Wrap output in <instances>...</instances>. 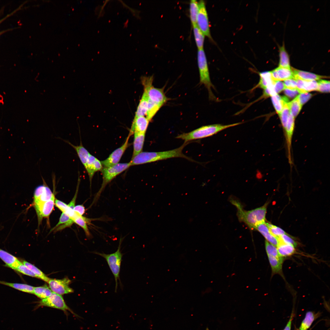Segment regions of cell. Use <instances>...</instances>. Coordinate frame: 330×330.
I'll return each instance as SVG.
<instances>
[{"label":"cell","instance_id":"cell-48","mask_svg":"<svg viewBox=\"0 0 330 330\" xmlns=\"http://www.w3.org/2000/svg\"><path fill=\"white\" fill-rule=\"evenodd\" d=\"M73 210L75 213L81 216H82L85 211V207L82 205L75 206L74 207Z\"/></svg>","mask_w":330,"mask_h":330},{"label":"cell","instance_id":"cell-10","mask_svg":"<svg viewBox=\"0 0 330 330\" xmlns=\"http://www.w3.org/2000/svg\"><path fill=\"white\" fill-rule=\"evenodd\" d=\"M199 11L196 25L205 36L212 40L209 26L208 14L205 3L203 0L198 2Z\"/></svg>","mask_w":330,"mask_h":330},{"label":"cell","instance_id":"cell-42","mask_svg":"<svg viewBox=\"0 0 330 330\" xmlns=\"http://www.w3.org/2000/svg\"><path fill=\"white\" fill-rule=\"evenodd\" d=\"M73 220L67 214L62 212L59 221L56 225L53 228L50 232L52 231L59 226L64 224L71 220Z\"/></svg>","mask_w":330,"mask_h":330},{"label":"cell","instance_id":"cell-3","mask_svg":"<svg viewBox=\"0 0 330 330\" xmlns=\"http://www.w3.org/2000/svg\"><path fill=\"white\" fill-rule=\"evenodd\" d=\"M237 209V215L239 220L245 223L250 229H255L259 224L265 222L268 203L251 210H244L239 204L235 202Z\"/></svg>","mask_w":330,"mask_h":330},{"label":"cell","instance_id":"cell-28","mask_svg":"<svg viewBox=\"0 0 330 330\" xmlns=\"http://www.w3.org/2000/svg\"><path fill=\"white\" fill-rule=\"evenodd\" d=\"M73 220L74 222L78 224L83 229L86 236L88 237L90 236V233L87 224L90 223L91 221L93 220V219H89L77 214V216Z\"/></svg>","mask_w":330,"mask_h":330},{"label":"cell","instance_id":"cell-13","mask_svg":"<svg viewBox=\"0 0 330 330\" xmlns=\"http://www.w3.org/2000/svg\"><path fill=\"white\" fill-rule=\"evenodd\" d=\"M55 204V196L53 193L49 200L39 204L33 205L38 217V225L41 223L43 218H48L52 212Z\"/></svg>","mask_w":330,"mask_h":330},{"label":"cell","instance_id":"cell-2","mask_svg":"<svg viewBox=\"0 0 330 330\" xmlns=\"http://www.w3.org/2000/svg\"><path fill=\"white\" fill-rule=\"evenodd\" d=\"M239 122L228 125L215 124L201 127L191 132L183 133L177 136L176 138L183 140L185 142L211 136L229 128L242 124Z\"/></svg>","mask_w":330,"mask_h":330},{"label":"cell","instance_id":"cell-19","mask_svg":"<svg viewBox=\"0 0 330 330\" xmlns=\"http://www.w3.org/2000/svg\"><path fill=\"white\" fill-rule=\"evenodd\" d=\"M255 229L258 231L268 242L276 247L277 246L279 242L278 238L274 236L270 233L265 222L258 225Z\"/></svg>","mask_w":330,"mask_h":330},{"label":"cell","instance_id":"cell-17","mask_svg":"<svg viewBox=\"0 0 330 330\" xmlns=\"http://www.w3.org/2000/svg\"><path fill=\"white\" fill-rule=\"evenodd\" d=\"M0 258L5 263V266L14 270L21 262L17 258L1 248Z\"/></svg>","mask_w":330,"mask_h":330},{"label":"cell","instance_id":"cell-29","mask_svg":"<svg viewBox=\"0 0 330 330\" xmlns=\"http://www.w3.org/2000/svg\"><path fill=\"white\" fill-rule=\"evenodd\" d=\"M198 11V2L196 0L190 1L189 4L190 17L193 26L196 25Z\"/></svg>","mask_w":330,"mask_h":330},{"label":"cell","instance_id":"cell-26","mask_svg":"<svg viewBox=\"0 0 330 330\" xmlns=\"http://www.w3.org/2000/svg\"><path fill=\"white\" fill-rule=\"evenodd\" d=\"M0 284L4 285L19 291L33 294L34 287L26 284L13 283L0 280Z\"/></svg>","mask_w":330,"mask_h":330},{"label":"cell","instance_id":"cell-30","mask_svg":"<svg viewBox=\"0 0 330 330\" xmlns=\"http://www.w3.org/2000/svg\"><path fill=\"white\" fill-rule=\"evenodd\" d=\"M193 28L195 39L198 50L203 49L205 35L197 25L193 26Z\"/></svg>","mask_w":330,"mask_h":330},{"label":"cell","instance_id":"cell-25","mask_svg":"<svg viewBox=\"0 0 330 330\" xmlns=\"http://www.w3.org/2000/svg\"><path fill=\"white\" fill-rule=\"evenodd\" d=\"M277 248L279 255L283 258L291 256L295 252V247L290 244L279 242Z\"/></svg>","mask_w":330,"mask_h":330},{"label":"cell","instance_id":"cell-20","mask_svg":"<svg viewBox=\"0 0 330 330\" xmlns=\"http://www.w3.org/2000/svg\"><path fill=\"white\" fill-rule=\"evenodd\" d=\"M294 79L306 80H318L325 77L311 72L295 69L293 70Z\"/></svg>","mask_w":330,"mask_h":330},{"label":"cell","instance_id":"cell-4","mask_svg":"<svg viewBox=\"0 0 330 330\" xmlns=\"http://www.w3.org/2000/svg\"><path fill=\"white\" fill-rule=\"evenodd\" d=\"M169 99L164 93V88H157L152 85L149 91L146 118L149 121Z\"/></svg>","mask_w":330,"mask_h":330},{"label":"cell","instance_id":"cell-11","mask_svg":"<svg viewBox=\"0 0 330 330\" xmlns=\"http://www.w3.org/2000/svg\"><path fill=\"white\" fill-rule=\"evenodd\" d=\"M71 280L65 277L62 279H50L47 282L51 291L59 295L73 292V290L69 286Z\"/></svg>","mask_w":330,"mask_h":330},{"label":"cell","instance_id":"cell-24","mask_svg":"<svg viewBox=\"0 0 330 330\" xmlns=\"http://www.w3.org/2000/svg\"><path fill=\"white\" fill-rule=\"evenodd\" d=\"M271 100L274 107L279 115L281 112L284 106L288 102V100L286 97L281 96L277 94L272 96Z\"/></svg>","mask_w":330,"mask_h":330},{"label":"cell","instance_id":"cell-18","mask_svg":"<svg viewBox=\"0 0 330 330\" xmlns=\"http://www.w3.org/2000/svg\"><path fill=\"white\" fill-rule=\"evenodd\" d=\"M296 89L300 93L317 90L318 88L317 82L315 80H306L296 79Z\"/></svg>","mask_w":330,"mask_h":330},{"label":"cell","instance_id":"cell-5","mask_svg":"<svg viewBox=\"0 0 330 330\" xmlns=\"http://www.w3.org/2000/svg\"><path fill=\"white\" fill-rule=\"evenodd\" d=\"M197 57L200 83L203 84L207 89L210 100L218 101L212 91V88L215 87L211 81L207 59L204 49L198 50Z\"/></svg>","mask_w":330,"mask_h":330},{"label":"cell","instance_id":"cell-16","mask_svg":"<svg viewBox=\"0 0 330 330\" xmlns=\"http://www.w3.org/2000/svg\"><path fill=\"white\" fill-rule=\"evenodd\" d=\"M149 122L145 116L138 117L133 121L129 134L131 136L135 133L145 134Z\"/></svg>","mask_w":330,"mask_h":330},{"label":"cell","instance_id":"cell-36","mask_svg":"<svg viewBox=\"0 0 330 330\" xmlns=\"http://www.w3.org/2000/svg\"><path fill=\"white\" fill-rule=\"evenodd\" d=\"M287 103L284 106L281 112L279 115L284 130L286 127L290 114V110Z\"/></svg>","mask_w":330,"mask_h":330},{"label":"cell","instance_id":"cell-43","mask_svg":"<svg viewBox=\"0 0 330 330\" xmlns=\"http://www.w3.org/2000/svg\"><path fill=\"white\" fill-rule=\"evenodd\" d=\"M55 204L62 212L67 214L68 209V204L57 199H56L55 200Z\"/></svg>","mask_w":330,"mask_h":330},{"label":"cell","instance_id":"cell-51","mask_svg":"<svg viewBox=\"0 0 330 330\" xmlns=\"http://www.w3.org/2000/svg\"></svg>","mask_w":330,"mask_h":330},{"label":"cell","instance_id":"cell-34","mask_svg":"<svg viewBox=\"0 0 330 330\" xmlns=\"http://www.w3.org/2000/svg\"><path fill=\"white\" fill-rule=\"evenodd\" d=\"M290 113L295 118L299 113L302 107L297 97L292 101L287 103Z\"/></svg>","mask_w":330,"mask_h":330},{"label":"cell","instance_id":"cell-8","mask_svg":"<svg viewBox=\"0 0 330 330\" xmlns=\"http://www.w3.org/2000/svg\"><path fill=\"white\" fill-rule=\"evenodd\" d=\"M153 80L152 76H143L141 78L142 83L144 87V91L137 107L133 121H134L138 117L144 116L146 115L148 99V92L150 88L152 85Z\"/></svg>","mask_w":330,"mask_h":330},{"label":"cell","instance_id":"cell-23","mask_svg":"<svg viewBox=\"0 0 330 330\" xmlns=\"http://www.w3.org/2000/svg\"><path fill=\"white\" fill-rule=\"evenodd\" d=\"M134 134V149L132 157L142 152L145 137V134L135 133Z\"/></svg>","mask_w":330,"mask_h":330},{"label":"cell","instance_id":"cell-27","mask_svg":"<svg viewBox=\"0 0 330 330\" xmlns=\"http://www.w3.org/2000/svg\"><path fill=\"white\" fill-rule=\"evenodd\" d=\"M260 79L257 86L260 87L263 90L273 83L274 81L272 78L271 72H264L259 73Z\"/></svg>","mask_w":330,"mask_h":330},{"label":"cell","instance_id":"cell-7","mask_svg":"<svg viewBox=\"0 0 330 330\" xmlns=\"http://www.w3.org/2000/svg\"><path fill=\"white\" fill-rule=\"evenodd\" d=\"M122 240L123 238H120L118 249L113 253L106 254L97 252H95L94 253L104 258L107 261L115 278V292H116L117 289L118 281L119 280L120 282L119 274L123 257V254L121 251V245Z\"/></svg>","mask_w":330,"mask_h":330},{"label":"cell","instance_id":"cell-14","mask_svg":"<svg viewBox=\"0 0 330 330\" xmlns=\"http://www.w3.org/2000/svg\"><path fill=\"white\" fill-rule=\"evenodd\" d=\"M84 167L88 174L90 184L94 173L97 171L101 170L103 168L101 162L90 154Z\"/></svg>","mask_w":330,"mask_h":330},{"label":"cell","instance_id":"cell-31","mask_svg":"<svg viewBox=\"0 0 330 330\" xmlns=\"http://www.w3.org/2000/svg\"><path fill=\"white\" fill-rule=\"evenodd\" d=\"M53 292L46 285H45L42 286L34 287L33 294L42 299L49 297Z\"/></svg>","mask_w":330,"mask_h":330},{"label":"cell","instance_id":"cell-33","mask_svg":"<svg viewBox=\"0 0 330 330\" xmlns=\"http://www.w3.org/2000/svg\"><path fill=\"white\" fill-rule=\"evenodd\" d=\"M22 262L29 268L37 277L44 281L48 282L50 278L47 277L41 271L33 265L23 260Z\"/></svg>","mask_w":330,"mask_h":330},{"label":"cell","instance_id":"cell-1","mask_svg":"<svg viewBox=\"0 0 330 330\" xmlns=\"http://www.w3.org/2000/svg\"><path fill=\"white\" fill-rule=\"evenodd\" d=\"M188 143V142H184L179 148L168 151L159 152H142L132 157L130 162L131 165L133 166L176 157L184 158L191 161H193L182 152L183 148Z\"/></svg>","mask_w":330,"mask_h":330},{"label":"cell","instance_id":"cell-47","mask_svg":"<svg viewBox=\"0 0 330 330\" xmlns=\"http://www.w3.org/2000/svg\"><path fill=\"white\" fill-rule=\"evenodd\" d=\"M297 89H290L285 88L284 89V93L286 95L290 98H293L299 93Z\"/></svg>","mask_w":330,"mask_h":330},{"label":"cell","instance_id":"cell-22","mask_svg":"<svg viewBox=\"0 0 330 330\" xmlns=\"http://www.w3.org/2000/svg\"><path fill=\"white\" fill-rule=\"evenodd\" d=\"M279 67L290 68V57L286 50L284 42L281 46H279Z\"/></svg>","mask_w":330,"mask_h":330},{"label":"cell","instance_id":"cell-6","mask_svg":"<svg viewBox=\"0 0 330 330\" xmlns=\"http://www.w3.org/2000/svg\"><path fill=\"white\" fill-rule=\"evenodd\" d=\"M131 166L130 162L118 163L108 167H104L101 170L103 181L101 186L97 193L92 203L93 204L99 200L101 195L106 185L117 175L127 169Z\"/></svg>","mask_w":330,"mask_h":330},{"label":"cell","instance_id":"cell-21","mask_svg":"<svg viewBox=\"0 0 330 330\" xmlns=\"http://www.w3.org/2000/svg\"><path fill=\"white\" fill-rule=\"evenodd\" d=\"M272 270V275L282 274V264L284 261L283 257H276L267 256Z\"/></svg>","mask_w":330,"mask_h":330},{"label":"cell","instance_id":"cell-37","mask_svg":"<svg viewBox=\"0 0 330 330\" xmlns=\"http://www.w3.org/2000/svg\"><path fill=\"white\" fill-rule=\"evenodd\" d=\"M265 246L267 256L277 258L281 257L278 253L277 247L266 240L265 241Z\"/></svg>","mask_w":330,"mask_h":330},{"label":"cell","instance_id":"cell-15","mask_svg":"<svg viewBox=\"0 0 330 330\" xmlns=\"http://www.w3.org/2000/svg\"><path fill=\"white\" fill-rule=\"evenodd\" d=\"M270 72L272 78L275 81L294 79L293 71L291 68L278 66Z\"/></svg>","mask_w":330,"mask_h":330},{"label":"cell","instance_id":"cell-40","mask_svg":"<svg viewBox=\"0 0 330 330\" xmlns=\"http://www.w3.org/2000/svg\"><path fill=\"white\" fill-rule=\"evenodd\" d=\"M278 239L279 242L290 244L293 245L295 247L297 245V243L292 237L287 234L286 233L278 237Z\"/></svg>","mask_w":330,"mask_h":330},{"label":"cell","instance_id":"cell-49","mask_svg":"<svg viewBox=\"0 0 330 330\" xmlns=\"http://www.w3.org/2000/svg\"><path fill=\"white\" fill-rule=\"evenodd\" d=\"M293 315H292L290 319L288 321L286 326L285 327L284 330H290L291 326L292 321V319Z\"/></svg>","mask_w":330,"mask_h":330},{"label":"cell","instance_id":"cell-12","mask_svg":"<svg viewBox=\"0 0 330 330\" xmlns=\"http://www.w3.org/2000/svg\"><path fill=\"white\" fill-rule=\"evenodd\" d=\"M130 136L128 134L123 144L120 147L113 151L106 159L101 161L103 167H106L118 163L121 157L129 146V140Z\"/></svg>","mask_w":330,"mask_h":330},{"label":"cell","instance_id":"cell-46","mask_svg":"<svg viewBox=\"0 0 330 330\" xmlns=\"http://www.w3.org/2000/svg\"><path fill=\"white\" fill-rule=\"evenodd\" d=\"M274 87V91L277 94L285 88L284 83L280 81H275Z\"/></svg>","mask_w":330,"mask_h":330},{"label":"cell","instance_id":"cell-39","mask_svg":"<svg viewBox=\"0 0 330 330\" xmlns=\"http://www.w3.org/2000/svg\"><path fill=\"white\" fill-rule=\"evenodd\" d=\"M14 270L25 275L37 278V276L22 262Z\"/></svg>","mask_w":330,"mask_h":330},{"label":"cell","instance_id":"cell-45","mask_svg":"<svg viewBox=\"0 0 330 330\" xmlns=\"http://www.w3.org/2000/svg\"><path fill=\"white\" fill-rule=\"evenodd\" d=\"M312 94L308 93H300L297 97L300 104L302 106L311 97Z\"/></svg>","mask_w":330,"mask_h":330},{"label":"cell","instance_id":"cell-38","mask_svg":"<svg viewBox=\"0 0 330 330\" xmlns=\"http://www.w3.org/2000/svg\"><path fill=\"white\" fill-rule=\"evenodd\" d=\"M266 224L270 233L277 238L286 233L284 230L278 227L269 223L266 222Z\"/></svg>","mask_w":330,"mask_h":330},{"label":"cell","instance_id":"cell-50","mask_svg":"<svg viewBox=\"0 0 330 330\" xmlns=\"http://www.w3.org/2000/svg\"><path fill=\"white\" fill-rule=\"evenodd\" d=\"M3 20H0V23L1 22H2V21H3Z\"/></svg>","mask_w":330,"mask_h":330},{"label":"cell","instance_id":"cell-9","mask_svg":"<svg viewBox=\"0 0 330 330\" xmlns=\"http://www.w3.org/2000/svg\"><path fill=\"white\" fill-rule=\"evenodd\" d=\"M38 303V307L47 306L61 310L65 313L68 310L76 315L66 304L62 296L53 292L49 297L42 299Z\"/></svg>","mask_w":330,"mask_h":330},{"label":"cell","instance_id":"cell-32","mask_svg":"<svg viewBox=\"0 0 330 330\" xmlns=\"http://www.w3.org/2000/svg\"><path fill=\"white\" fill-rule=\"evenodd\" d=\"M45 184L43 192L37 200H33V205L42 203L51 199L53 193H52L50 188L46 184Z\"/></svg>","mask_w":330,"mask_h":330},{"label":"cell","instance_id":"cell-44","mask_svg":"<svg viewBox=\"0 0 330 330\" xmlns=\"http://www.w3.org/2000/svg\"><path fill=\"white\" fill-rule=\"evenodd\" d=\"M284 84L286 88L290 89H296L297 80L291 79L284 80Z\"/></svg>","mask_w":330,"mask_h":330},{"label":"cell","instance_id":"cell-41","mask_svg":"<svg viewBox=\"0 0 330 330\" xmlns=\"http://www.w3.org/2000/svg\"><path fill=\"white\" fill-rule=\"evenodd\" d=\"M318 88L317 90L321 92L328 93L330 91V82L324 80H320L318 82Z\"/></svg>","mask_w":330,"mask_h":330},{"label":"cell","instance_id":"cell-35","mask_svg":"<svg viewBox=\"0 0 330 330\" xmlns=\"http://www.w3.org/2000/svg\"><path fill=\"white\" fill-rule=\"evenodd\" d=\"M315 318V315L313 312H307L304 319L301 323L300 330H307L311 326Z\"/></svg>","mask_w":330,"mask_h":330}]
</instances>
